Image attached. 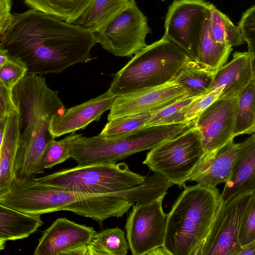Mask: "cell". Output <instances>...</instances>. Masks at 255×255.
<instances>
[{
    "mask_svg": "<svg viewBox=\"0 0 255 255\" xmlns=\"http://www.w3.org/2000/svg\"><path fill=\"white\" fill-rule=\"evenodd\" d=\"M95 33L79 25L30 8L12 14L0 46L25 64L27 73H59L92 59Z\"/></svg>",
    "mask_w": 255,
    "mask_h": 255,
    "instance_id": "obj_1",
    "label": "cell"
},
{
    "mask_svg": "<svg viewBox=\"0 0 255 255\" xmlns=\"http://www.w3.org/2000/svg\"><path fill=\"white\" fill-rule=\"evenodd\" d=\"M167 214L163 247L169 255H197L222 202L216 187H184Z\"/></svg>",
    "mask_w": 255,
    "mask_h": 255,
    "instance_id": "obj_2",
    "label": "cell"
},
{
    "mask_svg": "<svg viewBox=\"0 0 255 255\" xmlns=\"http://www.w3.org/2000/svg\"><path fill=\"white\" fill-rule=\"evenodd\" d=\"M190 60L183 49L163 36L135 54L114 76L108 90L117 97L162 85L175 80Z\"/></svg>",
    "mask_w": 255,
    "mask_h": 255,
    "instance_id": "obj_3",
    "label": "cell"
},
{
    "mask_svg": "<svg viewBox=\"0 0 255 255\" xmlns=\"http://www.w3.org/2000/svg\"><path fill=\"white\" fill-rule=\"evenodd\" d=\"M190 122L142 128L126 136L107 139L83 136L73 144L72 157L79 166L115 163L135 153L151 149L194 126Z\"/></svg>",
    "mask_w": 255,
    "mask_h": 255,
    "instance_id": "obj_4",
    "label": "cell"
},
{
    "mask_svg": "<svg viewBox=\"0 0 255 255\" xmlns=\"http://www.w3.org/2000/svg\"><path fill=\"white\" fill-rule=\"evenodd\" d=\"M145 178L123 162L77 165L37 179L42 184L74 193L117 197L119 192L142 183Z\"/></svg>",
    "mask_w": 255,
    "mask_h": 255,
    "instance_id": "obj_5",
    "label": "cell"
},
{
    "mask_svg": "<svg viewBox=\"0 0 255 255\" xmlns=\"http://www.w3.org/2000/svg\"><path fill=\"white\" fill-rule=\"evenodd\" d=\"M204 155L194 126L151 149L142 163L174 184L184 187Z\"/></svg>",
    "mask_w": 255,
    "mask_h": 255,
    "instance_id": "obj_6",
    "label": "cell"
},
{
    "mask_svg": "<svg viewBox=\"0 0 255 255\" xmlns=\"http://www.w3.org/2000/svg\"><path fill=\"white\" fill-rule=\"evenodd\" d=\"M89 196L42 184L32 176L13 177L8 190L0 196V203L24 214L40 215L65 211Z\"/></svg>",
    "mask_w": 255,
    "mask_h": 255,
    "instance_id": "obj_7",
    "label": "cell"
},
{
    "mask_svg": "<svg viewBox=\"0 0 255 255\" xmlns=\"http://www.w3.org/2000/svg\"><path fill=\"white\" fill-rule=\"evenodd\" d=\"M151 32L147 17L135 0H129L126 7L95 35L97 43L108 52L116 56L129 57L147 45L146 37Z\"/></svg>",
    "mask_w": 255,
    "mask_h": 255,
    "instance_id": "obj_8",
    "label": "cell"
},
{
    "mask_svg": "<svg viewBox=\"0 0 255 255\" xmlns=\"http://www.w3.org/2000/svg\"><path fill=\"white\" fill-rule=\"evenodd\" d=\"M212 4L205 0H175L166 15L164 36L196 61L201 36Z\"/></svg>",
    "mask_w": 255,
    "mask_h": 255,
    "instance_id": "obj_9",
    "label": "cell"
},
{
    "mask_svg": "<svg viewBox=\"0 0 255 255\" xmlns=\"http://www.w3.org/2000/svg\"><path fill=\"white\" fill-rule=\"evenodd\" d=\"M164 197L132 205L125 229L133 255H146L163 246L167 222V214L162 209Z\"/></svg>",
    "mask_w": 255,
    "mask_h": 255,
    "instance_id": "obj_10",
    "label": "cell"
},
{
    "mask_svg": "<svg viewBox=\"0 0 255 255\" xmlns=\"http://www.w3.org/2000/svg\"><path fill=\"white\" fill-rule=\"evenodd\" d=\"M254 192H247L222 201L197 255H238L241 249L238 240L240 223Z\"/></svg>",
    "mask_w": 255,
    "mask_h": 255,
    "instance_id": "obj_11",
    "label": "cell"
},
{
    "mask_svg": "<svg viewBox=\"0 0 255 255\" xmlns=\"http://www.w3.org/2000/svg\"><path fill=\"white\" fill-rule=\"evenodd\" d=\"M236 108L237 97L219 98L196 119L194 126L205 152L203 159L236 137Z\"/></svg>",
    "mask_w": 255,
    "mask_h": 255,
    "instance_id": "obj_12",
    "label": "cell"
},
{
    "mask_svg": "<svg viewBox=\"0 0 255 255\" xmlns=\"http://www.w3.org/2000/svg\"><path fill=\"white\" fill-rule=\"evenodd\" d=\"M188 96H191L189 92L175 80L156 87L118 96L114 101L108 121L152 114Z\"/></svg>",
    "mask_w": 255,
    "mask_h": 255,
    "instance_id": "obj_13",
    "label": "cell"
},
{
    "mask_svg": "<svg viewBox=\"0 0 255 255\" xmlns=\"http://www.w3.org/2000/svg\"><path fill=\"white\" fill-rule=\"evenodd\" d=\"M96 231L66 218L57 219L39 239L34 255H70L86 246Z\"/></svg>",
    "mask_w": 255,
    "mask_h": 255,
    "instance_id": "obj_14",
    "label": "cell"
},
{
    "mask_svg": "<svg viewBox=\"0 0 255 255\" xmlns=\"http://www.w3.org/2000/svg\"><path fill=\"white\" fill-rule=\"evenodd\" d=\"M116 96L109 90L98 97L66 109L50 119L48 129L54 138L84 129L94 121H98L106 111L110 110Z\"/></svg>",
    "mask_w": 255,
    "mask_h": 255,
    "instance_id": "obj_15",
    "label": "cell"
},
{
    "mask_svg": "<svg viewBox=\"0 0 255 255\" xmlns=\"http://www.w3.org/2000/svg\"><path fill=\"white\" fill-rule=\"evenodd\" d=\"M255 59L248 52H235L232 60L216 72L207 93L223 87L219 98L237 97L255 78Z\"/></svg>",
    "mask_w": 255,
    "mask_h": 255,
    "instance_id": "obj_16",
    "label": "cell"
},
{
    "mask_svg": "<svg viewBox=\"0 0 255 255\" xmlns=\"http://www.w3.org/2000/svg\"><path fill=\"white\" fill-rule=\"evenodd\" d=\"M255 191V135L240 143L231 175L221 193L222 201L247 192Z\"/></svg>",
    "mask_w": 255,
    "mask_h": 255,
    "instance_id": "obj_17",
    "label": "cell"
},
{
    "mask_svg": "<svg viewBox=\"0 0 255 255\" xmlns=\"http://www.w3.org/2000/svg\"><path fill=\"white\" fill-rule=\"evenodd\" d=\"M240 147L232 139L215 152L203 158L198 164L188 181L216 187L229 179Z\"/></svg>",
    "mask_w": 255,
    "mask_h": 255,
    "instance_id": "obj_18",
    "label": "cell"
},
{
    "mask_svg": "<svg viewBox=\"0 0 255 255\" xmlns=\"http://www.w3.org/2000/svg\"><path fill=\"white\" fill-rule=\"evenodd\" d=\"M2 136L0 145V196L10 188L19 136L18 110L9 114L0 125Z\"/></svg>",
    "mask_w": 255,
    "mask_h": 255,
    "instance_id": "obj_19",
    "label": "cell"
},
{
    "mask_svg": "<svg viewBox=\"0 0 255 255\" xmlns=\"http://www.w3.org/2000/svg\"><path fill=\"white\" fill-rule=\"evenodd\" d=\"M42 225L40 215L24 214L0 203V239L26 238Z\"/></svg>",
    "mask_w": 255,
    "mask_h": 255,
    "instance_id": "obj_20",
    "label": "cell"
},
{
    "mask_svg": "<svg viewBox=\"0 0 255 255\" xmlns=\"http://www.w3.org/2000/svg\"><path fill=\"white\" fill-rule=\"evenodd\" d=\"M129 0H93L73 24L95 33L101 31L128 5Z\"/></svg>",
    "mask_w": 255,
    "mask_h": 255,
    "instance_id": "obj_21",
    "label": "cell"
},
{
    "mask_svg": "<svg viewBox=\"0 0 255 255\" xmlns=\"http://www.w3.org/2000/svg\"><path fill=\"white\" fill-rule=\"evenodd\" d=\"M129 249L125 232L119 227L96 233L84 247V255H126Z\"/></svg>",
    "mask_w": 255,
    "mask_h": 255,
    "instance_id": "obj_22",
    "label": "cell"
},
{
    "mask_svg": "<svg viewBox=\"0 0 255 255\" xmlns=\"http://www.w3.org/2000/svg\"><path fill=\"white\" fill-rule=\"evenodd\" d=\"M232 47L215 41L210 31V13L204 26L198 47L197 62L216 72L227 61Z\"/></svg>",
    "mask_w": 255,
    "mask_h": 255,
    "instance_id": "obj_23",
    "label": "cell"
},
{
    "mask_svg": "<svg viewBox=\"0 0 255 255\" xmlns=\"http://www.w3.org/2000/svg\"><path fill=\"white\" fill-rule=\"evenodd\" d=\"M30 8L70 23L83 13L93 0H24Z\"/></svg>",
    "mask_w": 255,
    "mask_h": 255,
    "instance_id": "obj_24",
    "label": "cell"
},
{
    "mask_svg": "<svg viewBox=\"0 0 255 255\" xmlns=\"http://www.w3.org/2000/svg\"><path fill=\"white\" fill-rule=\"evenodd\" d=\"M215 73L216 72L190 60L183 66L175 80L191 96L197 97L207 93Z\"/></svg>",
    "mask_w": 255,
    "mask_h": 255,
    "instance_id": "obj_25",
    "label": "cell"
},
{
    "mask_svg": "<svg viewBox=\"0 0 255 255\" xmlns=\"http://www.w3.org/2000/svg\"><path fill=\"white\" fill-rule=\"evenodd\" d=\"M255 130V78L237 97L235 124L236 136L252 134Z\"/></svg>",
    "mask_w": 255,
    "mask_h": 255,
    "instance_id": "obj_26",
    "label": "cell"
},
{
    "mask_svg": "<svg viewBox=\"0 0 255 255\" xmlns=\"http://www.w3.org/2000/svg\"><path fill=\"white\" fill-rule=\"evenodd\" d=\"M210 31L216 42L237 46L245 43L238 26L213 4L210 10Z\"/></svg>",
    "mask_w": 255,
    "mask_h": 255,
    "instance_id": "obj_27",
    "label": "cell"
},
{
    "mask_svg": "<svg viewBox=\"0 0 255 255\" xmlns=\"http://www.w3.org/2000/svg\"><path fill=\"white\" fill-rule=\"evenodd\" d=\"M82 136V134L73 132L60 140L53 139L50 142L41 155L35 174L42 173L44 169L51 168L71 157L73 144Z\"/></svg>",
    "mask_w": 255,
    "mask_h": 255,
    "instance_id": "obj_28",
    "label": "cell"
},
{
    "mask_svg": "<svg viewBox=\"0 0 255 255\" xmlns=\"http://www.w3.org/2000/svg\"><path fill=\"white\" fill-rule=\"evenodd\" d=\"M151 114L128 116L109 121L99 135L114 139L130 135L142 128Z\"/></svg>",
    "mask_w": 255,
    "mask_h": 255,
    "instance_id": "obj_29",
    "label": "cell"
},
{
    "mask_svg": "<svg viewBox=\"0 0 255 255\" xmlns=\"http://www.w3.org/2000/svg\"><path fill=\"white\" fill-rule=\"evenodd\" d=\"M196 97L188 96L160 111L152 113L150 119L143 128L186 123L184 118L185 108Z\"/></svg>",
    "mask_w": 255,
    "mask_h": 255,
    "instance_id": "obj_30",
    "label": "cell"
},
{
    "mask_svg": "<svg viewBox=\"0 0 255 255\" xmlns=\"http://www.w3.org/2000/svg\"><path fill=\"white\" fill-rule=\"evenodd\" d=\"M238 240L241 248L255 242V192L252 194L241 219Z\"/></svg>",
    "mask_w": 255,
    "mask_h": 255,
    "instance_id": "obj_31",
    "label": "cell"
},
{
    "mask_svg": "<svg viewBox=\"0 0 255 255\" xmlns=\"http://www.w3.org/2000/svg\"><path fill=\"white\" fill-rule=\"evenodd\" d=\"M27 73V68L22 61L10 56L8 60L0 68V80L12 91Z\"/></svg>",
    "mask_w": 255,
    "mask_h": 255,
    "instance_id": "obj_32",
    "label": "cell"
},
{
    "mask_svg": "<svg viewBox=\"0 0 255 255\" xmlns=\"http://www.w3.org/2000/svg\"><path fill=\"white\" fill-rule=\"evenodd\" d=\"M223 87L197 97L185 108L184 118L186 122L196 119L204 111L220 97Z\"/></svg>",
    "mask_w": 255,
    "mask_h": 255,
    "instance_id": "obj_33",
    "label": "cell"
},
{
    "mask_svg": "<svg viewBox=\"0 0 255 255\" xmlns=\"http://www.w3.org/2000/svg\"><path fill=\"white\" fill-rule=\"evenodd\" d=\"M243 40L248 45V52L255 58V6L253 5L242 15L239 23Z\"/></svg>",
    "mask_w": 255,
    "mask_h": 255,
    "instance_id": "obj_34",
    "label": "cell"
},
{
    "mask_svg": "<svg viewBox=\"0 0 255 255\" xmlns=\"http://www.w3.org/2000/svg\"><path fill=\"white\" fill-rule=\"evenodd\" d=\"M17 110L13 101L12 91L0 80V125L9 114Z\"/></svg>",
    "mask_w": 255,
    "mask_h": 255,
    "instance_id": "obj_35",
    "label": "cell"
},
{
    "mask_svg": "<svg viewBox=\"0 0 255 255\" xmlns=\"http://www.w3.org/2000/svg\"><path fill=\"white\" fill-rule=\"evenodd\" d=\"M11 2L0 0V39L12 16L10 13Z\"/></svg>",
    "mask_w": 255,
    "mask_h": 255,
    "instance_id": "obj_36",
    "label": "cell"
},
{
    "mask_svg": "<svg viewBox=\"0 0 255 255\" xmlns=\"http://www.w3.org/2000/svg\"><path fill=\"white\" fill-rule=\"evenodd\" d=\"M238 255H255V242L242 247Z\"/></svg>",
    "mask_w": 255,
    "mask_h": 255,
    "instance_id": "obj_37",
    "label": "cell"
},
{
    "mask_svg": "<svg viewBox=\"0 0 255 255\" xmlns=\"http://www.w3.org/2000/svg\"><path fill=\"white\" fill-rule=\"evenodd\" d=\"M9 57L7 51L0 46V68L8 60Z\"/></svg>",
    "mask_w": 255,
    "mask_h": 255,
    "instance_id": "obj_38",
    "label": "cell"
},
{
    "mask_svg": "<svg viewBox=\"0 0 255 255\" xmlns=\"http://www.w3.org/2000/svg\"><path fill=\"white\" fill-rule=\"evenodd\" d=\"M169 255V254L165 250L163 246L156 248L149 252H148L146 255Z\"/></svg>",
    "mask_w": 255,
    "mask_h": 255,
    "instance_id": "obj_39",
    "label": "cell"
},
{
    "mask_svg": "<svg viewBox=\"0 0 255 255\" xmlns=\"http://www.w3.org/2000/svg\"><path fill=\"white\" fill-rule=\"evenodd\" d=\"M5 241L0 239V252L5 248Z\"/></svg>",
    "mask_w": 255,
    "mask_h": 255,
    "instance_id": "obj_40",
    "label": "cell"
},
{
    "mask_svg": "<svg viewBox=\"0 0 255 255\" xmlns=\"http://www.w3.org/2000/svg\"><path fill=\"white\" fill-rule=\"evenodd\" d=\"M2 136V128L0 127V144L1 142Z\"/></svg>",
    "mask_w": 255,
    "mask_h": 255,
    "instance_id": "obj_41",
    "label": "cell"
},
{
    "mask_svg": "<svg viewBox=\"0 0 255 255\" xmlns=\"http://www.w3.org/2000/svg\"><path fill=\"white\" fill-rule=\"evenodd\" d=\"M12 0H8L9 2H11Z\"/></svg>",
    "mask_w": 255,
    "mask_h": 255,
    "instance_id": "obj_42",
    "label": "cell"
},
{
    "mask_svg": "<svg viewBox=\"0 0 255 255\" xmlns=\"http://www.w3.org/2000/svg\"></svg>",
    "mask_w": 255,
    "mask_h": 255,
    "instance_id": "obj_43",
    "label": "cell"
}]
</instances>
